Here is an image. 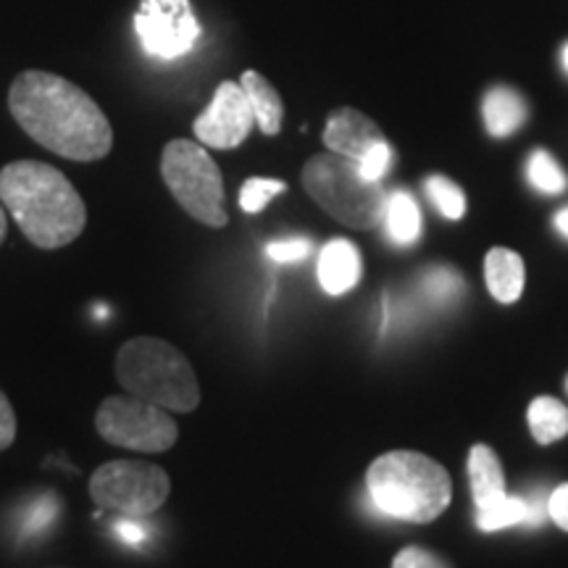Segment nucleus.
<instances>
[{"label": "nucleus", "instance_id": "nucleus-15", "mask_svg": "<svg viewBox=\"0 0 568 568\" xmlns=\"http://www.w3.org/2000/svg\"><path fill=\"white\" fill-rule=\"evenodd\" d=\"M240 84H243L247 101H251L255 124L261 126V132L268 134V138L280 134L282 119H284V105H282L280 92L274 90V84L268 82L266 77H261L258 71H245Z\"/></svg>", "mask_w": 568, "mask_h": 568}, {"label": "nucleus", "instance_id": "nucleus-34", "mask_svg": "<svg viewBox=\"0 0 568 568\" xmlns=\"http://www.w3.org/2000/svg\"><path fill=\"white\" fill-rule=\"evenodd\" d=\"M564 69L568 71V45L564 48Z\"/></svg>", "mask_w": 568, "mask_h": 568}, {"label": "nucleus", "instance_id": "nucleus-20", "mask_svg": "<svg viewBox=\"0 0 568 568\" xmlns=\"http://www.w3.org/2000/svg\"><path fill=\"white\" fill-rule=\"evenodd\" d=\"M524 518H527L524 497L508 493L477 506V527L481 531H500L508 527H518V524H524Z\"/></svg>", "mask_w": 568, "mask_h": 568}, {"label": "nucleus", "instance_id": "nucleus-24", "mask_svg": "<svg viewBox=\"0 0 568 568\" xmlns=\"http://www.w3.org/2000/svg\"><path fill=\"white\" fill-rule=\"evenodd\" d=\"M287 184L282 180H266V176H253L240 190V209L245 213H261L276 195H282Z\"/></svg>", "mask_w": 568, "mask_h": 568}, {"label": "nucleus", "instance_id": "nucleus-6", "mask_svg": "<svg viewBox=\"0 0 568 568\" xmlns=\"http://www.w3.org/2000/svg\"><path fill=\"white\" fill-rule=\"evenodd\" d=\"M161 176L172 190L176 203L195 222L205 226H226L230 216L224 209V180L216 161L203 145L193 140H172L163 148Z\"/></svg>", "mask_w": 568, "mask_h": 568}, {"label": "nucleus", "instance_id": "nucleus-2", "mask_svg": "<svg viewBox=\"0 0 568 568\" xmlns=\"http://www.w3.org/2000/svg\"><path fill=\"white\" fill-rule=\"evenodd\" d=\"M0 203L42 251L74 243L88 224L82 195L51 163L13 161L0 169Z\"/></svg>", "mask_w": 568, "mask_h": 568}, {"label": "nucleus", "instance_id": "nucleus-23", "mask_svg": "<svg viewBox=\"0 0 568 568\" xmlns=\"http://www.w3.org/2000/svg\"><path fill=\"white\" fill-rule=\"evenodd\" d=\"M418 287H422L426 301L435 305L456 303L464 295V280H460L458 272H453L447 266H435L429 272H424Z\"/></svg>", "mask_w": 568, "mask_h": 568}, {"label": "nucleus", "instance_id": "nucleus-11", "mask_svg": "<svg viewBox=\"0 0 568 568\" xmlns=\"http://www.w3.org/2000/svg\"><path fill=\"white\" fill-rule=\"evenodd\" d=\"M379 142H385V134H382L379 126L366 113L355 109H337L326 119L324 145L332 153L345 155V159L358 163Z\"/></svg>", "mask_w": 568, "mask_h": 568}, {"label": "nucleus", "instance_id": "nucleus-27", "mask_svg": "<svg viewBox=\"0 0 568 568\" xmlns=\"http://www.w3.org/2000/svg\"><path fill=\"white\" fill-rule=\"evenodd\" d=\"M145 516H124L119 514L116 521L111 524L113 535L122 539L124 545H132V548H140V545L148 542V537H151V527H148L145 521H142Z\"/></svg>", "mask_w": 568, "mask_h": 568}, {"label": "nucleus", "instance_id": "nucleus-14", "mask_svg": "<svg viewBox=\"0 0 568 568\" xmlns=\"http://www.w3.org/2000/svg\"><path fill=\"white\" fill-rule=\"evenodd\" d=\"M481 116H485V126L493 138H510L527 122L529 109L516 90L493 88L481 103Z\"/></svg>", "mask_w": 568, "mask_h": 568}, {"label": "nucleus", "instance_id": "nucleus-9", "mask_svg": "<svg viewBox=\"0 0 568 568\" xmlns=\"http://www.w3.org/2000/svg\"><path fill=\"white\" fill-rule=\"evenodd\" d=\"M142 48L155 59L174 61L193 51L201 38L190 0H142L138 17H134Z\"/></svg>", "mask_w": 568, "mask_h": 568}, {"label": "nucleus", "instance_id": "nucleus-1", "mask_svg": "<svg viewBox=\"0 0 568 568\" xmlns=\"http://www.w3.org/2000/svg\"><path fill=\"white\" fill-rule=\"evenodd\" d=\"M17 124L38 145L69 161H101L113 148V130L82 88L51 71H21L9 90Z\"/></svg>", "mask_w": 568, "mask_h": 568}, {"label": "nucleus", "instance_id": "nucleus-4", "mask_svg": "<svg viewBox=\"0 0 568 568\" xmlns=\"http://www.w3.org/2000/svg\"><path fill=\"white\" fill-rule=\"evenodd\" d=\"M116 379L126 395L176 414H190L201 403L193 366L166 339L134 337L124 343L116 355Z\"/></svg>", "mask_w": 568, "mask_h": 568}, {"label": "nucleus", "instance_id": "nucleus-18", "mask_svg": "<svg viewBox=\"0 0 568 568\" xmlns=\"http://www.w3.org/2000/svg\"><path fill=\"white\" fill-rule=\"evenodd\" d=\"M527 418L531 437L539 445H552L568 435V408L556 397H535Z\"/></svg>", "mask_w": 568, "mask_h": 568}, {"label": "nucleus", "instance_id": "nucleus-12", "mask_svg": "<svg viewBox=\"0 0 568 568\" xmlns=\"http://www.w3.org/2000/svg\"><path fill=\"white\" fill-rule=\"evenodd\" d=\"M361 272H364V261H361V251L351 240H329L318 253L316 274L326 295L337 297L351 293L361 282Z\"/></svg>", "mask_w": 568, "mask_h": 568}, {"label": "nucleus", "instance_id": "nucleus-16", "mask_svg": "<svg viewBox=\"0 0 568 568\" xmlns=\"http://www.w3.org/2000/svg\"><path fill=\"white\" fill-rule=\"evenodd\" d=\"M382 222H385L389 243L400 247L414 245L416 240L422 237V230H424L418 203L414 201V195L406 193V190H397V193L387 195L385 216H382Z\"/></svg>", "mask_w": 568, "mask_h": 568}, {"label": "nucleus", "instance_id": "nucleus-31", "mask_svg": "<svg viewBox=\"0 0 568 568\" xmlns=\"http://www.w3.org/2000/svg\"><path fill=\"white\" fill-rule=\"evenodd\" d=\"M548 516L558 524L560 529L568 531V485H560L550 493Z\"/></svg>", "mask_w": 568, "mask_h": 568}, {"label": "nucleus", "instance_id": "nucleus-19", "mask_svg": "<svg viewBox=\"0 0 568 568\" xmlns=\"http://www.w3.org/2000/svg\"><path fill=\"white\" fill-rule=\"evenodd\" d=\"M61 514V503L55 493H40L34 495L32 500H27L21 506L19 514V537L21 539H34L48 535L55 527Z\"/></svg>", "mask_w": 568, "mask_h": 568}, {"label": "nucleus", "instance_id": "nucleus-26", "mask_svg": "<svg viewBox=\"0 0 568 568\" xmlns=\"http://www.w3.org/2000/svg\"><path fill=\"white\" fill-rule=\"evenodd\" d=\"M389 166H393V148H389L387 140L379 142V145H374L372 151H368L364 159L358 161L361 174H364L366 180H372V182L385 180Z\"/></svg>", "mask_w": 568, "mask_h": 568}, {"label": "nucleus", "instance_id": "nucleus-25", "mask_svg": "<svg viewBox=\"0 0 568 568\" xmlns=\"http://www.w3.org/2000/svg\"><path fill=\"white\" fill-rule=\"evenodd\" d=\"M311 253H314V243L305 237L276 240V243L266 245V255L274 264H303Z\"/></svg>", "mask_w": 568, "mask_h": 568}, {"label": "nucleus", "instance_id": "nucleus-21", "mask_svg": "<svg viewBox=\"0 0 568 568\" xmlns=\"http://www.w3.org/2000/svg\"><path fill=\"white\" fill-rule=\"evenodd\" d=\"M527 180L537 193L560 195L568 187V176L548 151H535L527 163Z\"/></svg>", "mask_w": 568, "mask_h": 568}, {"label": "nucleus", "instance_id": "nucleus-22", "mask_svg": "<svg viewBox=\"0 0 568 568\" xmlns=\"http://www.w3.org/2000/svg\"><path fill=\"white\" fill-rule=\"evenodd\" d=\"M424 190H426V195H429V201L435 203V209L443 213L445 219H450V222L464 219L466 195L456 182L447 180V176H443V174H432V176H426Z\"/></svg>", "mask_w": 568, "mask_h": 568}, {"label": "nucleus", "instance_id": "nucleus-33", "mask_svg": "<svg viewBox=\"0 0 568 568\" xmlns=\"http://www.w3.org/2000/svg\"><path fill=\"white\" fill-rule=\"evenodd\" d=\"M6 232H9V219H6V209H3V203H0V245H3Z\"/></svg>", "mask_w": 568, "mask_h": 568}, {"label": "nucleus", "instance_id": "nucleus-30", "mask_svg": "<svg viewBox=\"0 0 568 568\" xmlns=\"http://www.w3.org/2000/svg\"><path fill=\"white\" fill-rule=\"evenodd\" d=\"M13 439H17V414H13L9 397L0 389V450L11 447Z\"/></svg>", "mask_w": 568, "mask_h": 568}, {"label": "nucleus", "instance_id": "nucleus-28", "mask_svg": "<svg viewBox=\"0 0 568 568\" xmlns=\"http://www.w3.org/2000/svg\"><path fill=\"white\" fill-rule=\"evenodd\" d=\"M521 497H524V506H527V518H524V527H531V529L542 527V524L548 521V500H550L548 489L535 487Z\"/></svg>", "mask_w": 568, "mask_h": 568}, {"label": "nucleus", "instance_id": "nucleus-29", "mask_svg": "<svg viewBox=\"0 0 568 568\" xmlns=\"http://www.w3.org/2000/svg\"><path fill=\"white\" fill-rule=\"evenodd\" d=\"M393 568H450L443 558L424 548H406L400 550L393 560Z\"/></svg>", "mask_w": 568, "mask_h": 568}, {"label": "nucleus", "instance_id": "nucleus-3", "mask_svg": "<svg viewBox=\"0 0 568 568\" xmlns=\"http://www.w3.org/2000/svg\"><path fill=\"white\" fill-rule=\"evenodd\" d=\"M366 489L382 514L410 524L435 521L453 497L445 468L414 450H393L376 458L368 466Z\"/></svg>", "mask_w": 568, "mask_h": 568}, {"label": "nucleus", "instance_id": "nucleus-17", "mask_svg": "<svg viewBox=\"0 0 568 568\" xmlns=\"http://www.w3.org/2000/svg\"><path fill=\"white\" fill-rule=\"evenodd\" d=\"M468 481H471L474 503L493 500V497L506 495V477H503L500 458L489 445H474L468 453Z\"/></svg>", "mask_w": 568, "mask_h": 568}, {"label": "nucleus", "instance_id": "nucleus-13", "mask_svg": "<svg viewBox=\"0 0 568 568\" xmlns=\"http://www.w3.org/2000/svg\"><path fill=\"white\" fill-rule=\"evenodd\" d=\"M485 280L497 303H516L524 293V282H527L521 255L508 247H493L485 258Z\"/></svg>", "mask_w": 568, "mask_h": 568}, {"label": "nucleus", "instance_id": "nucleus-35", "mask_svg": "<svg viewBox=\"0 0 568 568\" xmlns=\"http://www.w3.org/2000/svg\"><path fill=\"white\" fill-rule=\"evenodd\" d=\"M566 387H568V382H566Z\"/></svg>", "mask_w": 568, "mask_h": 568}, {"label": "nucleus", "instance_id": "nucleus-10", "mask_svg": "<svg viewBox=\"0 0 568 568\" xmlns=\"http://www.w3.org/2000/svg\"><path fill=\"white\" fill-rule=\"evenodd\" d=\"M253 124L255 116L243 84L222 82L213 92L209 109L195 119L193 130L201 145L216 148V151H232V148L243 145Z\"/></svg>", "mask_w": 568, "mask_h": 568}, {"label": "nucleus", "instance_id": "nucleus-32", "mask_svg": "<svg viewBox=\"0 0 568 568\" xmlns=\"http://www.w3.org/2000/svg\"><path fill=\"white\" fill-rule=\"evenodd\" d=\"M556 230L568 240V205L556 213Z\"/></svg>", "mask_w": 568, "mask_h": 568}, {"label": "nucleus", "instance_id": "nucleus-8", "mask_svg": "<svg viewBox=\"0 0 568 568\" xmlns=\"http://www.w3.org/2000/svg\"><path fill=\"white\" fill-rule=\"evenodd\" d=\"M95 426L105 443L130 447L138 453H166L180 435L166 408L153 406L134 395L105 397L98 408Z\"/></svg>", "mask_w": 568, "mask_h": 568}, {"label": "nucleus", "instance_id": "nucleus-5", "mask_svg": "<svg viewBox=\"0 0 568 568\" xmlns=\"http://www.w3.org/2000/svg\"><path fill=\"white\" fill-rule=\"evenodd\" d=\"M303 187L322 209L351 230H374L385 216L382 182L361 174L358 163L337 153L314 155L303 169Z\"/></svg>", "mask_w": 568, "mask_h": 568}, {"label": "nucleus", "instance_id": "nucleus-7", "mask_svg": "<svg viewBox=\"0 0 568 568\" xmlns=\"http://www.w3.org/2000/svg\"><path fill=\"white\" fill-rule=\"evenodd\" d=\"M172 481L161 466L145 460H111L90 479V497L101 510L151 516L169 500Z\"/></svg>", "mask_w": 568, "mask_h": 568}]
</instances>
